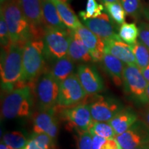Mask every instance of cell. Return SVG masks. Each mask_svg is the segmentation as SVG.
<instances>
[{
	"instance_id": "cell-32",
	"label": "cell",
	"mask_w": 149,
	"mask_h": 149,
	"mask_svg": "<svg viewBox=\"0 0 149 149\" xmlns=\"http://www.w3.org/2000/svg\"><path fill=\"white\" fill-rule=\"evenodd\" d=\"M0 42L3 49H6L10 47L11 43L10 33L6 22L3 14L0 12Z\"/></svg>"
},
{
	"instance_id": "cell-14",
	"label": "cell",
	"mask_w": 149,
	"mask_h": 149,
	"mask_svg": "<svg viewBox=\"0 0 149 149\" xmlns=\"http://www.w3.org/2000/svg\"><path fill=\"white\" fill-rule=\"evenodd\" d=\"M82 22L86 27L104 41L120 39L116 32L114 22L106 12L97 17L82 20Z\"/></svg>"
},
{
	"instance_id": "cell-13",
	"label": "cell",
	"mask_w": 149,
	"mask_h": 149,
	"mask_svg": "<svg viewBox=\"0 0 149 149\" xmlns=\"http://www.w3.org/2000/svg\"><path fill=\"white\" fill-rule=\"evenodd\" d=\"M77 77L84 89L88 95H96L104 88L103 79L96 67L89 64H83L78 66Z\"/></svg>"
},
{
	"instance_id": "cell-3",
	"label": "cell",
	"mask_w": 149,
	"mask_h": 149,
	"mask_svg": "<svg viewBox=\"0 0 149 149\" xmlns=\"http://www.w3.org/2000/svg\"><path fill=\"white\" fill-rule=\"evenodd\" d=\"M33 107V96L31 87H18L3 97L1 104V116L4 119L23 118L31 114Z\"/></svg>"
},
{
	"instance_id": "cell-24",
	"label": "cell",
	"mask_w": 149,
	"mask_h": 149,
	"mask_svg": "<svg viewBox=\"0 0 149 149\" xmlns=\"http://www.w3.org/2000/svg\"><path fill=\"white\" fill-rule=\"evenodd\" d=\"M53 140L44 133H33L23 149H53Z\"/></svg>"
},
{
	"instance_id": "cell-15",
	"label": "cell",
	"mask_w": 149,
	"mask_h": 149,
	"mask_svg": "<svg viewBox=\"0 0 149 149\" xmlns=\"http://www.w3.org/2000/svg\"><path fill=\"white\" fill-rule=\"evenodd\" d=\"M55 108L49 111H42L33 120V133H44L54 141L58 132V124L55 115Z\"/></svg>"
},
{
	"instance_id": "cell-25",
	"label": "cell",
	"mask_w": 149,
	"mask_h": 149,
	"mask_svg": "<svg viewBox=\"0 0 149 149\" xmlns=\"http://www.w3.org/2000/svg\"><path fill=\"white\" fill-rule=\"evenodd\" d=\"M29 139L25 134L19 130L8 132L2 137V142L13 149H23Z\"/></svg>"
},
{
	"instance_id": "cell-16",
	"label": "cell",
	"mask_w": 149,
	"mask_h": 149,
	"mask_svg": "<svg viewBox=\"0 0 149 149\" xmlns=\"http://www.w3.org/2000/svg\"><path fill=\"white\" fill-rule=\"evenodd\" d=\"M81 40L90 52L93 61L101 62L104 54L105 42L103 40L93 33L88 28L82 25L75 30Z\"/></svg>"
},
{
	"instance_id": "cell-27",
	"label": "cell",
	"mask_w": 149,
	"mask_h": 149,
	"mask_svg": "<svg viewBox=\"0 0 149 149\" xmlns=\"http://www.w3.org/2000/svg\"><path fill=\"white\" fill-rule=\"evenodd\" d=\"M104 10L110 18L117 25H122L125 23L126 12L123 8L120 1L114 3H104Z\"/></svg>"
},
{
	"instance_id": "cell-2",
	"label": "cell",
	"mask_w": 149,
	"mask_h": 149,
	"mask_svg": "<svg viewBox=\"0 0 149 149\" xmlns=\"http://www.w3.org/2000/svg\"><path fill=\"white\" fill-rule=\"evenodd\" d=\"M23 48L11 44L8 48L1 51V85L2 89L8 92L14 90L19 81L22 82Z\"/></svg>"
},
{
	"instance_id": "cell-44",
	"label": "cell",
	"mask_w": 149,
	"mask_h": 149,
	"mask_svg": "<svg viewBox=\"0 0 149 149\" xmlns=\"http://www.w3.org/2000/svg\"><path fill=\"white\" fill-rule=\"evenodd\" d=\"M59 1H63V2H65V3H70V1H72V0H59Z\"/></svg>"
},
{
	"instance_id": "cell-6",
	"label": "cell",
	"mask_w": 149,
	"mask_h": 149,
	"mask_svg": "<svg viewBox=\"0 0 149 149\" xmlns=\"http://www.w3.org/2000/svg\"><path fill=\"white\" fill-rule=\"evenodd\" d=\"M148 81L145 79L140 68L137 65H126L124 70L123 84L126 93L130 98L140 104L148 103L146 88Z\"/></svg>"
},
{
	"instance_id": "cell-9",
	"label": "cell",
	"mask_w": 149,
	"mask_h": 149,
	"mask_svg": "<svg viewBox=\"0 0 149 149\" xmlns=\"http://www.w3.org/2000/svg\"><path fill=\"white\" fill-rule=\"evenodd\" d=\"M86 95L77 74L73 73L60 83L57 105L62 108L73 107L84 100Z\"/></svg>"
},
{
	"instance_id": "cell-1",
	"label": "cell",
	"mask_w": 149,
	"mask_h": 149,
	"mask_svg": "<svg viewBox=\"0 0 149 149\" xmlns=\"http://www.w3.org/2000/svg\"><path fill=\"white\" fill-rule=\"evenodd\" d=\"M12 44L24 47L33 39L32 28L24 15L19 0H8L1 6Z\"/></svg>"
},
{
	"instance_id": "cell-12",
	"label": "cell",
	"mask_w": 149,
	"mask_h": 149,
	"mask_svg": "<svg viewBox=\"0 0 149 149\" xmlns=\"http://www.w3.org/2000/svg\"><path fill=\"white\" fill-rule=\"evenodd\" d=\"M23 13L31 26L33 39H42L44 33L41 0H19Z\"/></svg>"
},
{
	"instance_id": "cell-8",
	"label": "cell",
	"mask_w": 149,
	"mask_h": 149,
	"mask_svg": "<svg viewBox=\"0 0 149 149\" xmlns=\"http://www.w3.org/2000/svg\"><path fill=\"white\" fill-rule=\"evenodd\" d=\"M60 117L75 131H88L94 122L89 104H87L63 108L60 111Z\"/></svg>"
},
{
	"instance_id": "cell-22",
	"label": "cell",
	"mask_w": 149,
	"mask_h": 149,
	"mask_svg": "<svg viewBox=\"0 0 149 149\" xmlns=\"http://www.w3.org/2000/svg\"><path fill=\"white\" fill-rule=\"evenodd\" d=\"M58 11L59 16L68 29L75 31L83 25L67 3L59 0H52Z\"/></svg>"
},
{
	"instance_id": "cell-20",
	"label": "cell",
	"mask_w": 149,
	"mask_h": 149,
	"mask_svg": "<svg viewBox=\"0 0 149 149\" xmlns=\"http://www.w3.org/2000/svg\"><path fill=\"white\" fill-rule=\"evenodd\" d=\"M138 120L137 113L131 108H124L109 122L117 135L126 131Z\"/></svg>"
},
{
	"instance_id": "cell-19",
	"label": "cell",
	"mask_w": 149,
	"mask_h": 149,
	"mask_svg": "<svg viewBox=\"0 0 149 149\" xmlns=\"http://www.w3.org/2000/svg\"><path fill=\"white\" fill-rule=\"evenodd\" d=\"M104 69L117 86L123 84V75L125 68L124 63L115 56L104 53L101 61Z\"/></svg>"
},
{
	"instance_id": "cell-38",
	"label": "cell",
	"mask_w": 149,
	"mask_h": 149,
	"mask_svg": "<svg viewBox=\"0 0 149 149\" xmlns=\"http://www.w3.org/2000/svg\"><path fill=\"white\" fill-rule=\"evenodd\" d=\"M143 117H144V122L149 128V107L145 111Z\"/></svg>"
},
{
	"instance_id": "cell-11",
	"label": "cell",
	"mask_w": 149,
	"mask_h": 149,
	"mask_svg": "<svg viewBox=\"0 0 149 149\" xmlns=\"http://www.w3.org/2000/svg\"><path fill=\"white\" fill-rule=\"evenodd\" d=\"M91 113L94 122H109L124 109L120 101L111 97H97L89 104Z\"/></svg>"
},
{
	"instance_id": "cell-33",
	"label": "cell",
	"mask_w": 149,
	"mask_h": 149,
	"mask_svg": "<svg viewBox=\"0 0 149 149\" xmlns=\"http://www.w3.org/2000/svg\"><path fill=\"white\" fill-rule=\"evenodd\" d=\"M77 149H92L93 135L89 131H76Z\"/></svg>"
},
{
	"instance_id": "cell-40",
	"label": "cell",
	"mask_w": 149,
	"mask_h": 149,
	"mask_svg": "<svg viewBox=\"0 0 149 149\" xmlns=\"http://www.w3.org/2000/svg\"><path fill=\"white\" fill-rule=\"evenodd\" d=\"M100 1L104 2V3H114V2H118L120 1V0H100Z\"/></svg>"
},
{
	"instance_id": "cell-45",
	"label": "cell",
	"mask_w": 149,
	"mask_h": 149,
	"mask_svg": "<svg viewBox=\"0 0 149 149\" xmlns=\"http://www.w3.org/2000/svg\"><path fill=\"white\" fill-rule=\"evenodd\" d=\"M6 1H8V0H0V1H1V4H3V3L6 2Z\"/></svg>"
},
{
	"instance_id": "cell-18",
	"label": "cell",
	"mask_w": 149,
	"mask_h": 149,
	"mask_svg": "<svg viewBox=\"0 0 149 149\" xmlns=\"http://www.w3.org/2000/svg\"><path fill=\"white\" fill-rule=\"evenodd\" d=\"M68 55L74 61L88 64L93 61L90 52L84 45L76 31L70 32V41Z\"/></svg>"
},
{
	"instance_id": "cell-31",
	"label": "cell",
	"mask_w": 149,
	"mask_h": 149,
	"mask_svg": "<svg viewBox=\"0 0 149 149\" xmlns=\"http://www.w3.org/2000/svg\"><path fill=\"white\" fill-rule=\"evenodd\" d=\"M126 13L134 18H138L143 13V9L139 0H120Z\"/></svg>"
},
{
	"instance_id": "cell-21",
	"label": "cell",
	"mask_w": 149,
	"mask_h": 149,
	"mask_svg": "<svg viewBox=\"0 0 149 149\" xmlns=\"http://www.w3.org/2000/svg\"><path fill=\"white\" fill-rule=\"evenodd\" d=\"M42 6L43 22L44 27L68 29L61 19L55 5L52 0H41Z\"/></svg>"
},
{
	"instance_id": "cell-41",
	"label": "cell",
	"mask_w": 149,
	"mask_h": 149,
	"mask_svg": "<svg viewBox=\"0 0 149 149\" xmlns=\"http://www.w3.org/2000/svg\"><path fill=\"white\" fill-rule=\"evenodd\" d=\"M133 149H149V144L143 145V146H140L137 147V148H135Z\"/></svg>"
},
{
	"instance_id": "cell-39",
	"label": "cell",
	"mask_w": 149,
	"mask_h": 149,
	"mask_svg": "<svg viewBox=\"0 0 149 149\" xmlns=\"http://www.w3.org/2000/svg\"><path fill=\"white\" fill-rule=\"evenodd\" d=\"M143 15L149 21V7H146L143 9Z\"/></svg>"
},
{
	"instance_id": "cell-34",
	"label": "cell",
	"mask_w": 149,
	"mask_h": 149,
	"mask_svg": "<svg viewBox=\"0 0 149 149\" xmlns=\"http://www.w3.org/2000/svg\"><path fill=\"white\" fill-rule=\"evenodd\" d=\"M139 40L149 49V24H140L139 26Z\"/></svg>"
},
{
	"instance_id": "cell-35",
	"label": "cell",
	"mask_w": 149,
	"mask_h": 149,
	"mask_svg": "<svg viewBox=\"0 0 149 149\" xmlns=\"http://www.w3.org/2000/svg\"><path fill=\"white\" fill-rule=\"evenodd\" d=\"M100 149H122L115 138L105 139Z\"/></svg>"
},
{
	"instance_id": "cell-30",
	"label": "cell",
	"mask_w": 149,
	"mask_h": 149,
	"mask_svg": "<svg viewBox=\"0 0 149 149\" xmlns=\"http://www.w3.org/2000/svg\"><path fill=\"white\" fill-rule=\"evenodd\" d=\"M104 6L102 4H99L96 0H87L86 8L84 11L79 13V15L82 20L95 18L100 15L104 12Z\"/></svg>"
},
{
	"instance_id": "cell-7",
	"label": "cell",
	"mask_w": 149,
	"mask_h": 149,
	"mask_svg": "<svg viewBox=\"0 0 149 149\" xmlns=\"http://www.w3.org/2000/svg\"><path fill=\"white\" fill-rule=\"evenodd\" d=\"M59 89L60 83L51 72H46L39 78L36 84V95L42 111L55 109L58 104Z\"/></svg>"
},
{
	"instance_id": "cell-5",
	"label": "cell",
	"mask_w": 149,
	"mask_h": 149,
	"mask_svg": "<svg viewBox=\"0 0 149 149\" xmlns=\"http://www.w3.org/2000/svg\"><path fill=\"white\" fill-rule=\"evenodd\" d=\"M71 30H62L55 28L44 27L43 41L46 58L57 59L67 56L70 41Z\"/></svg>"
},
{
	"instance_id": "cell-4",
	"label": "cell",
	"mask_w": 149,
	"mask_h": 149,
	"mask_svg": "<svg viewBox=\"0 0 149 149\" xmlns=\"http://www.w3.org/2000/svg\"><path fill=\"white\" fill-rule=\"evenodd\" d=\"M46 58L42 39H33L25 44L22 55V82L33 81L41 74Z\"/></svg>"
},
{
	"instance_id": "cell-17",
	"label": "cell",
	"mask_w": 149,
	"mask_h": 149,
	"mask_svg": "<svg viewBox=\"0 0 149 149\" xmlns=\"http://www.w3.org/2000/svg\"><path fill=\"white\" fill-rule=\"evenodd\" d=\"M104 53L115 56L126 65H137L131 46L121 39L104 41Z\"/></svg>"
},
{
	"instance_id": "cell-28",
	"label": "cell",
	"mask_w": 149,
	"mask_h": 149,
	"mask_svg": "<svg viewBox=\"0 0 149 149\" xmlns=\"http://www.w3.org/2000/svg\"><path fill=\"white\" fill-rule=\"evenodd\" d=\"M120 38L126 44L132 45L137 42L139 37V29L134 23H124L119 29Z\"/></svg>"
},
{
	"instance_id": "cell-43",
	"label": "cell",
	"mask_w": 149,
	"mask_h": 149,
	"mask_svg": "<svg viewBox=\"0 0 149 149\" xmlns=\"http://www.w3.org/2000/svg\"><path fill=\"white\" fill-rule=\"evenodd\" d=\"M146 95L149 102V83L148 84V86H147V88H146Z\"/></svg>"
},
{
	"instance_id": "cell-26",
	"label": "cell",
	"mask_w": 149,
	"mask_h": 149,
	"mask_svg": "<svg viewBox=\"0 0 149 149\" xmlns=\"http://www.w3.org/2000/svg\"><path fill=\"white\" fill-rule=\"evenodd\" d=\"M135 56L136 64L140 70L146 68L149 64V49L139 40L130 45Z\"/></svg>"
},
{
	"instance_id": "cell-42",
	"label": "cell",
	"mask_w": 149,
	"mask_h": 149,
	"mask_svg": "<svg viewBox=\"0 0 149 149\" xmlns=\"http://www.w3.org/2000/svg\"><path fill=\"white\" fill-rule=\"evenodd\" d=\"M0 149H13L10 147L6 146L5 144H3V142L1 143V145H0Z\"/></svg>"
},
{
	"instance_id": "cell-37",
	"label": "cell",
	"mask_w": 149,
	"mask_h": 149,
	"mask_svg": "<svg viewBox=\"0 0 149 149\" xmlns=\"http://www.w3.org/2000/svg\"><path fill=\"white\" fill-rule=\"evenodd\" d=\"M141 73H142L143 76H144L145 79L148 81V83H149V64L148 66H147L146 68H143V69L141 70Z\"/></svg>"
},
{
	"instance_id": "cell-10",
	"label": "cell",
	"mask_w": 149,
	"mask_h": 149,
	"mask_svg": "<svg viewBox=\"0 0 149 149\" xmlns=\"http://www.w3.org/2000/svg\"><path fill=\"white\" fill-rule=\"evenodd\" d=\"M115 139L122 149H133L149 144V128L143 121L137 120L131 127Z\"/></svg>"
},
{
	"instance_id": "cell-29",
	"label": "cell",
	"mask_w": 149,
	"mask_h": 149,
	"mask_svg": "<svg viewBox=\"0 0 149 149\" xmlns=\"http://www.w3.org/2000/svg\"><path fill=\"white\" fill-rule=\"evenodd\" d=\"M92 135H97L104 139L115 138L117 134L109 122H94L88 130Z\"/></svg>"
},
{
	"instance_id": "cell-36",
	"label": "cell",
	"mask_w": 149,
	"mask_h": 149,
	"mask_svg": "<svg viewBox=\"0 0 149 149\" xmlns=\"http://www.w3.org/2000/svg\"><path fill=\"white\" fill-rule=\"evenodd\" d=\"M104 140H105V139L103 137H99L97 135H93L92 149H100V147H101Z\"/></svg>"
},
{
	"instance_id": "cell-23",
	"label": "cell",
	"mask_w": 149,
	"mask_h": 149,
	"mask_svg": "<svg viewBox=\"0 0 149 149\" xmlns=\"http://www.w3.org/2000/svg\"><path fill=\"white\" fill-rule=\"evenodd\" d=\"M73 60L68 55L54 61L51 73L59 83L73 74L74 65Z\"/></svg>"
}]
</instances>
